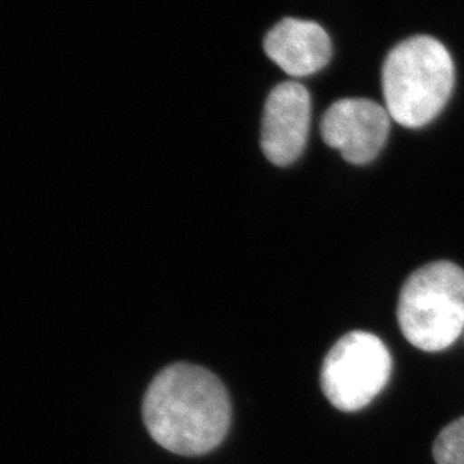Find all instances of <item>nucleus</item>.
<instances>
[{
    "instance_id": "obj_3",
    "label": "nucleus",
    "mask_w": 464,
    "mask_h": 464,
    "mask_svg": "<svg viewBox=\"0 0 464 464\" xmlns=\"http://www.w3.org/2000/svg\"><path fill=\"white\" fill-rule=\"evenodd\" d=\"M402 335L422 352L451 347L464 329V270L434 261L407 277L398 300Z\"/></svg>"
},
{
    "instance_id": "obj_2",
    "label": "nucleus",
    "mask_w": 464,
    "mask_h": 464,
    "mask_svg": "<svg viewBox=\"0 0 464 464\" xmlns=\"http://www.w3.org/2000/svg\"><path fill=\"white\" fill-rule=\"evenodd\" d=\"M456 70L440 41L420 35L395 45L383 63L386 111L407 129H420L442 112L451 97Z\"/></svg>"
},
{
    "instance_id": "obj_1",
    "label": "nucleus",
    "mask_w": 464,
    "mask_h": 464,
    "mask_svg": "<svg viewBox=\"0 0 464 464\" xmlns=\"http://www.w3.org/2000/svg\"><path fill=\"white\" fill-rule=\"evenodd\" d=\"M231 415V400L219 377L186 362L161 370L143 397L148 433L179 456H204L219 447L228 434Z\"/></svg>"
},
{
    "instance_id": "obj_5",
    "label": "nucleus",
    "mask_w": 464,
    "mask_h": 464,
    "mask_svg": "<svg viewBox=\"0 0 464 464\" xmlns=\"http://www.w3.org/2000/svg\"><path fill=\"white\" fill-rule=\"evenodd\" d=\"M391 115L372 100L344 99L323 115V140L352 165H368L388 142Z\"/></svg>"
},
{
    "instance_id": "obj_7",
    "label": "nucleus",
    "mask_w": 464,
    "mask_h": 464,
    "mask_svg": "<svg viewBox=\"0 0 464 464\" xmlns=\"http://www.w3.org/2000/svg\"><path fill=\"white\" fill-rule=\"evenodd\" d=\"M268 58L288 76L306 77L326 67L332 43L318 23L284 18L264 38Z\"/></svg>"
},
{
    "instance_id": "obj_6",
    "label": "nucleus",
    "mask_w": 464,
    "mask_h": 464,
    "mask_svg": "<svg viewBox=\"0 0 464 464\" xmlns=\"http://www.w3.org/2000/svg\"><path fill=\"white\" fill-rule=\"evenodd\" d=\"M311 95L302 83L284 82L270 92L264 106L261 148L275 166L297 161L308 142Z\"/></svg>"
},
{
    "instance_id": "obj_8",
    "label": "nucleus",
    "mask_w": 464,
    "mask_h": 464,
    "mask_svg": "<svg viewBox=\"0 0 464 464\" xmlns=\"http://www.w3.org/2000/svg\"><path fill=\"white\" fill-rule=\"evenodd\" d=\"M433 456L438 464H464V416L439 433Z\"/></svg>"
},
{
    "instance_id": "obj_4",
    "label": "nucleus",
    "mask_w": 464,
    "mask_h": 464,
    "mask_svg": "<svg viewBox=\"0 0 464 464\" xmlns=\"http://www.w3.org/2000/svg\"><path fill=\"white\" fill-rule=\"evenodd\" d=\"M392 356L379 336L354 331L336 341L320 371L323 393L338 411H362L383 391Z\"/></svg>"
}]
</instances>
